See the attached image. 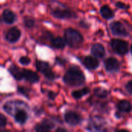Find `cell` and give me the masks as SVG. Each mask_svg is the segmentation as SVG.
Returning a JSON list of instances; mask_svg holds the SVG:
<instances>
[{"label": "cell", "mask_w": 132, "mask_h": 132, "mask_svg": "<svg viewBox=\"0 0 132 132\" xmlns=\"http://www.w3.org/2000/svg\"><path fill=\"white\" fill-rule=\"evenodd\" d=\"M85 80L84 73L77 66L70 67L63 76V82L71 87L81 86L85 83Z\"/></svg>", "instance_id": "obj_1"}, {"label": "cell", "mask_w": 132, "mask_h": 132, "mask_svg": "<svg viewBox=\"0 0 132 132\" xmlns=\"http://www.w3.org/2000/svg\"><path fill=\"white\" fill-rule=\"evenodd\" d=\"M64 39L66 44L70 48H79L84 43V36L77 29L67 28L64 31Z\"/></svg>", "instance_id": "obj_2"}, {"label": "cell", "mask_w": 132, "mask_h": 132, "mask_svg": "<svg viewBox=\"0 0 132 132\" xmlns=\"http://www.w3.org/2000/svg\"><path fill=\"white\" fill-rule=\"evenodd\" d=\"M110 46L115 53L121 56L127 54L129 50L128 43L120 39H112L110 42Z\"/></svg>", "instance_id": "obj_3"}, {"label": "cell", "mask_w": 132, "mask_h": 132, "mask_svg": "<svg viewBox=\"0 0 132 132\" xmlns=\"http://www.w3.org/2000/svg\"><path fill=\"white\" fill-rule=\"evenodd\" d=\"M51 15L60 19H70L77 18V13L70 8H55L51 11Z\"/></svg>", "instance_id": "obj_4"}, {"label": "cell", "mask_w": 132, "mask_h": 132, "mask_svg": "<svg viewBox=\"0 0 132 132\" xmlns=\"http://www.w3.org/2000/svg\"><path fill=\"white\" fill-rule=\"evenodd\" d=\"M110 29L111 33L116 36L126 37L129 36V32L128 31L126 26L120 21H113L110 23Z\"/></svg>", "instance_id": "obj_5"}, {"label": "cell", "mask_w": 132, "mask_h": 132, "mask_svg": "<svg viewBox=\"0 0 132 132\" xmlns=\"http://www.w3.org/2000/svg\"><path fill=\"white\" fill-rule=\"evenodd\" d=\"M36 67L37 70L41 72L46 79L50 80H53L56 78V74L53 73L50 64L47 62L42 61V60H36Z\"/></svg>", "instance_id": "obj_6"}, {"label": "cell", "mask_w": 132, "mask_h": 132, "mask_svg": "<svg viewBox=\"0 0 132 132\" xmlns=\"http://www.w3.org/2000/svg\"><path fill=\"white\" fill-rule=\"evenodd\" d=\"M83 117L77 112L73 111H68L64 114V121L65 122L72 126L75 127L77 125H79L83 121Z\"/></svg>", "instance_id": "obj_7"}, {"label": "cell", "mask_w": 132, "mask_h": 132, "mask_svg": "<svg viewBox=\"0 0 132 132\" xmlns=\"http://www.w3.org/2000/svg\"><path fill=\"white\" fill-rule=\"evenodd\" d=\"M121 67V63L119 60L113 56L108 57L104 60V68L108 72L113 73L118 72Z\"/></svg>", "instance_id": "obj_8"}, {"label": "cell", "mask_w": 132, "mask_h": 132, "mask_svg": "<svg viewBox=\"0 0 132 132\" xmlns=\"http://www.w3.org/2000/svg\"><path fill=\"white\" fill-rule=\"evenodd\" d=\"M84 66L89 70H94L97 69L100 66V62L95 56H85L81 60Z\"/></svg>", "instance_id": "obj_9"}, {"label": "cell", "mask_w": 132, "mask_h": 132, "mask_svg": "<svg viewBox=\"0 0 132 132\" xmlns=\"http://www.w3.org/2000/svg\"><path fill=\"white\" fill-rule=\"evenodd\" d=\"M105 122L103 118L95 116L90 119V123L88 125V130L90 131H102L104 127Z\"/></svg>", "instance_id": "obj_10"}, {"label": "cell", "mask_w": 132, "mask_h": 132, "mask_svg": "<svg viewBox=\"0 0 132 132\" xmlns=\"http://www.w3.org/2000/svg\"><path fill=\"white\" fill-rule=\"evenodd\" d=\"M91 53L97 58H104L106 56V50L103 44L97 43L92 45L90 49Z\"/></svg>", "instance_id": "obj_11"}, {"label": "cell", "mask_w": 132, "mask_h": 132, "mask_svg": "<svg viewBox=\"0 0 132 132\" xmlns=\"http://www.w3.org/2000/svg\"><path fill=\"white\" fill-rule=\"evenodd\" d=\"M20 36H21V31L16 27H12L5 34V39L9 43L17 42L19 39Z\"/></svg>", "instance_id": "obj_12"}, {"label": "cell", "mask_w": 132, "mask_h": 132, "mask_svg": "<svg viewBox=\"0 0 132 132\" xmlns=\"http://www.w3.org/2000/svg\"><path fill=\"white\" fill-rule=\"evenodd\" d=\"M22 76H23V78L27 80L28 82L31 83V84H34V83H37L39 80V75L30 70H26V69H24L22 70Z\"/></svg>", "instance_id": "obj_13"}, {"label": "cell", "mask_w": 132, "mask_h": 132, "mask_svg": "<svg viewBox=\"0 0 132 132\" xmlns=\"http://www.w3.org/2000/svg\"><path fill=\"white\" fill-rule=\"evenodd\" d=\"M55 125L53 122H52L50 120L46 119L43 121H42L40 124L37 125L36 126V131L39 132H44V131H49L50 130H52L54 128Z\"/></svg>", "instance_id": "obj_14"}, {"label": "cell", "mask_w": 132, "mask_h": 132, "mask_svg": "<svg viewBox=\"0 0 132 132\" xmlns=\"http://www.w3.org/2000/svg\"><path fill=\"white\" fill-rule=\"evenodd\" d=\"M100 14L104 19L109 20L114 17V12L108 5H104L100 9Z\"/></svg>", "instance_id": "obj_15"}, {"label": "cell", "mask_w": 132, "mask_h": 132, "mask_svg": "<svg viewBox=\"0 0 132 132\" xmlns=\"http://www.w3.org/2000/svg\"><path fill=\"white\" fill-rule=\"evenodd\" d=\"M117 108L121 113H129L131 111L132 105L128 101L121 100L117 104Z\"/></svg>", "instance_id": "obj_16"}, {"label": "cell", "mask_w": 132, "mask_h": 132, "mask_svg": "<svg viewBox=\"0 0 132 132\" xmlns=\"http://www.w3.org/2000/svg\"><path fill=\"white\" fill-rule=\"evenodd\" d=\"M15 13L10 9H5L2 12V19L3 21L7 24H12L15 20Z\"/></svg>", "instance_id": "obj_17"}, {"label": "cell", "mask_w": 132, "mask_h": 132, "mask_svg": "<svg viewBox=\"0 0 132 132\" xmlns=\"http://www.w3.org/2000/svg\"><path fill=\"white\" fill-rule=\"evenodd\" d=\"M15 120L17 123L20 124V125H24L27 119H28V114L27 113L24 111V110H22V109H19L18 110L15 114Z\"/></svg>", "instance_id": "obj_18"}, {"label": "cell", "mask_w": 132, "mask_h": 132, "mask_svg": "<svg viewBox=\"0 0 132 132\" xmlns=\"http://www.w3.org/2000/svg\"><path fill=\"white\" fill-rule=\"evenodd\" d=\"M50 43H51V46L56 49H63L66 46L65 39L60 36L52 38L50 40Z\"/></svg>", "instance_id": "obj_19"}, {"label": "cell", "mask_w": 132, "mask_h": 132, "mask_svg": "<svg viewBox=\"0 0 132 132\" xmlns=\"http://www.w3.org/2000/svg\"><path fill=\"white\" fill-rule=\"evenodd\" d=\"M94 95L100 99H105L109 95V91L104 87H97L94 89Z\"/></svg>", "instance_id": "obj_20"}, {"label": "cell", "mask_w": 132, "mask_h": 132, "mask_svg": "<svg viewBox=\"0 0 132 132\" xmlns=\"http://www.w3.org/2000/svg\"><path fill=\"white\" fill-rule=\"evenodd\" d=\"M9 73L12 75V77L17 80H20L22 79H23V76H22V72L19 70V68L17 67L15 65H12L10 66V67L9 68Z\"/></svg>", "instance_id": "obj_21"}, {"label": "cell", "mask_w": 132, "mask_h": 132, "mask_svg": "<svg viewBox=\"0 0 132 132\" xmlns=\"http://www.w3.org/2000/svg\"><path fill=\"white\" fill-rule=\"evenodd\" d=\"M90 93V89L88 87H84L80 90H73L71 93L72 97L76 99V100H79L80 98H82L84 96L87 95V94Z\"/></svg>", "instance_id": "obj_22"}, {"label": "cell", "mask_w": 132, "mask_h": 132, "mask_svg": "<svg viewBox=\"0 0 132 132\" xmlns=\"http://www.w3.org/2000/svg\"><path fill=\"white\" fill-rule=\"evenodd\" d=\"M23 22H24V24L25 26L27 27V28H32L34 26H35V21L31 17H28V16H26L24 19H23Z\"/></svg>", "instance_id": "obj_23"}, {"label": "cell", "mask_w": 132, "mask_h": 132, "mask_svg": "<svg viewBox=\"0 0 132 132\" xmlns=\"http://www.w3.org/2000/svg\"><path fill=\"white\" fill-rule=\"evenodd\" d=\"M115 6L118 8V9H123V10H128L130 8V5L121 2V1H118L115 2Z\"/></svg>", "instance_id": "obj_24"}, {"label": "cell", "mask_w": 132, "mask_h": 132, "mask_svg": "<svg viewBox=\"0 0 132 132\" xmlns=\"http://www.w3.org/2000/svg\"><path fill=\"white\" fill-rule=\"evenodd\" d=\"M7 125V119L5 115L0 113V128H5Z\"/></svg>", "instance_id": "obj_25"}, {"label": "cell", "mask_w": 132, "mask_h": 132, "mask_svg": "<svg viewBox=\"0 0 132 132\" xmlns=\"http://www.w3.org/2000/svg\"><path fill=\"white\" fill-rule=\"evenodd\" d=\"M31 62V60L28 56H21L19 59V63L22 65H28Z\"/></svg>", "instance_id": "obj_26"}, {"label": "cell", "mask_w": 132, "mask_h": 132, "mask_svg": "<svg viewBox=\"0 0 132 132\" xmlns=\"http://www.w3.org/2000/svg\"><path fill=\"white\" fill-rule=\"evenodd\" d=\"M18 91H19L20 94H23V95H25L26 97H28V95H29V90H28L27 88H25V87H18Z\"/></svg>", "instance_id": "obj_27"}, {"label": "cell", "mask_w": 132, "mask_h": 132, "mask_svg": "<svg viewBox=\"0 0 132 132\" xmlns=\"http://www.w3.org/2000/svg\"><path fill=\"white\" fill-rule=\"evenodd\" d=\"M67 61L64 58L59 57V56H57V57L56 58V63H57V64H59V65L63 66V65H65V64L67 63Z\"/></svg>", "instance_id": "obj_28"}, {"label": "cell", "mask_w": 132, "mask_h": 132, "mask_svg": "<svg viewBox=\"0 0 132 132\" xmlns=\"http://www.w3.org/2000/svg\"><path fill=\"white\" fill-rule=\"evenodd\" d=\"M125 89L126 90L128 91V93L129 94H132V80H129L126 85H125Z\"/></svg>", "instance_id": "obj_29"}, {"label": "cell", "mask_w": 132, "mask_h": 132, "mask_svg": "<svg viewBox=\"0 0 132 132\" xmlns=\"http://www.w3.org/2000/svg\"><path fill=\"white\" fill-rule=\"evenodd\" d=\"M80 26L82 27V28H84V29H88V28H90V24L88 23V22H87L85 20H81L80 22Z\"/></svg>", "instance_id": "obj_30"}, {"label": "cell", "mask_w": 132, "mask_h": 132, "mask_svg": "<svg viewBox=\"0 0 132 132\" xmlns=\"http://www.w3.org/2000/svg\"><path fill=\"white\" fill-rule=\"evenodd\" d=\"M56 97V94L54 93L53 91H49L48 93V97L50 99V100H54Z\"/></svg>", "instance_id": "obj_31"}, {"label": "cell", "mask_w": 132, "mask_h": 132, "mask_svg": "<svg viewBox=\"0 0 132 132\" xmlns=\"http://www.w3.org/2000/svg\"><path fill=\"white\" fill-rule=\"evenodd\" d=\"M56 131L67 132V129H65V128H56Z\"/></svg>", "instance_id": "obj_32"}, {"label": "cell", "mask_w": 132, "mask_h": 132, "mask_svg": "<svg viewBox=\"0 0 132 132\" xmlns=\"http://www.w3.org/2000/svg\"><path fill=\"white\" fill-rule=\"evenodd\" d=\"M130 50H131V53L132 55V43L131 45V47H130Z\"/></svg>", "instance_id": "obj_33"}]
</instances>
